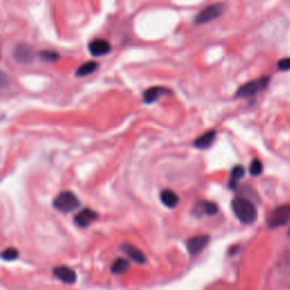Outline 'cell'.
Returning <instances> with one entry per match:
<instances>
[{
  "mask_svg": "<svg viewBox=\"0 0 290 290\" xmlns=\"http://www.w3.org/2000/svg\"><path fill=\"white\" fill-rule=\"evenodd\" d=\"M277 66L280 72H290V57L280 59Z\"/></svg>",
  "mask_w": 290,
  "mask_h": 290,
  "instance_id": "cell-22",
  "label": "cell"
},
{
  "mask_svg": "<svg viewBox=\"0 0 290 290\" xmlns=\"http://www.w3.org/2000/svg\"><path fill=\"white\" fill-rule=\"evenodd\" d=\"M233 213L240 222L252 224L257 218V210L250 200L245 198H235L231 202Z\"/></svg>",
  "mask_w": 290,
  "mask_h": 290,
  "instance_id": "cell-1",
  "label": "cell"
},
{
  "mask_svg": "<svg viewBox=\"0 0 290 290\" xmlns=\"http://www.w3.org/2000/svg\"><path fill=\"white\" fill-rule=\"evenodd\" d=\"M121 250H123L129 259H132L134 262H136L138 264H144L147 262V257H145L143 252L133 244L129 243H125L121 245Z\"/></svg>",
  "mask_w": 290,
  "mask_h": 290,
  "instance_id": "cell-12",
  "label": "cell"
},
{
  "mask_svg": "<svg viewBox=\"0 0 290 290\" xmlns=\"http://www.w3.org/2000/svg\"><path fill=\"white\" fill-rule=\"evenodd\" d=\"M129 261L126 259H117L114 263L111 265V272L114 274H123L125 272H127L129 269Z\"/></svg>",
  "mask_w": 290,
  "mask_h": 290,
  "instance_id": "cell-18",
  "label": "cell"
},
{
  "mask_svg": "<svg viewBox=\"0 0 290 290\" xmlns=\"http://www.w3.org/2000/svg\"><path fill=\"white\" fill-rule=\"evenodd\" d=\"M40 57L45 60V62H49V63H53L56 62V60H58L60 58L59 54L57 51H54V50H42L40 53Z\"/></svg>",
  "mask_w": 290,
  "mask_h": 290,
  "instance_id": "cell-21",
  "label": "cell"
},
{
  "mask_svg": "<svg viewBox=\"0 0 290 290\" xmlns=\"http://www.w3.org/2000/svg\"><path fill=\"white\" fill-rule=\"evenodd\" d=\"M210 241V237L208 235H200L191 237L190 239L187 241V249L190 254L196 255L202 252Z\"/></svg>",
  "mask_w": 290,
  "mask_h": 290,
  "instance_id": "cell-10",
  "label": "cell"
},
{
  "mask_svg": "<svg viewBox=\"0 0 290 290\" xmlns=\"http://www.w3.org/2000/svg\"><path fill=\"white\" fill-rule=\"evenodd\" d=\"M99 68V65L96 62H86L78 67L76 71V76L78 77H85L94 73L96 69Z\"/></svg>",
  "mask_w": 290,
  "mask_h": 290,
  "instance_id": "cell-16",
  "label": "cell"
},
{
  "mask_svg": "<svg viewBox=\"0 0 290 290\" xmlns=\"http://www.w3.org/2000/svg\"><path fill=\"white\" fill-rule=\"evenodd\" d=\"M262 171H263V163L259 159H254L250 165V174L253 177H256L260 176Z\"/></svg>",
  "mask_w": 290,
  "mask_h": 290,
  "instance_id": "cell-20",
  "label": "cell"
},
{
  "mask_svg": "<svg viewBox=\"0 0 290 290\" xmlns=\"http://www.w3.org/2000/svg\"><path fill=\"white\" fill-rule=\"evenodd\" d=\"M290 221V204H283L274 209L268 218V223L271 228L284 226Z\"/></svg>",
  "mask_w": 290,
  "mask_h": 290,
  "instance_id": "cell-5",
  "label": "cell"
},
{
  "mask_svg": "<svg viewBox=\"0 0 290 290\" xmlns=\"http://www.w3.org/2000/svg\"><path fill=\"white\" fill-rule=\"evenodd\" d=\"M160 200L167 208H170V209L177 207L179 203V196L171 189L162 190L160 194Z\"/></svg>",
  "mask_w": 290,
  "mask_h": 290,
  "instance_id": "cell-14",
  "label": "cell"
},
{
  "mask_svg": "<svg viewBox=\"0 0 290 290\" xmlns=\"http://www.w3.org/2000/svg\"><path fill=\"white\" fill-rule=\"evenodd\" d=\"M245 174V169L243 166H236L233 169L231 170V174H230V179H229V187L232 189H235L238 182L239 180L244 177Z\"/></svg>",
  "mask_w": 290,
  "mask_h": 290,
  "instance_id": "cell-17",
  "label": "cell"
},
{
  "mask_svg": "<svg viewBox=\"0 0 290 290\" xmlns=\"http://www.w3.org/2000/svg\"><path fill=\"white\" fill-rule=\"evenodd\" d=\"M96 219H98V213L94 211V210L86 208V209H83L82 211H79L76 216H75L74 221L78 227L86 228L88 226H91V224L94 222Z\"/></svg>",
  "mask_w": 290,
  "mask_h": 290,
  "instance_id": "cell-9",
  "label": "cell"
},
{
  "mask_svg": "<svg viewBox=\"0 0 290 290\" xmlns=\"http://www.w3.org/2000/svg\"><path fill=\"white\" fill-rule=\"evenodd\" d=\"M172 94H174V93H172L170 88H167L163 86H153V87L148 88V90L143 93V100L145 104L150 105L160 99L161 96L172 95Z\"/></svg>",
  "mask_w": 290,
  "mask_h": 290,
  "instance_id": "cell-8",
  "label": "cell"
},
{
  "mask_svg": "<svg viewBox=\"0 0 290 290\" xmlns=\"http://www.w3.org/2000/svg\"><path fill=\"white\" fill-rule=\"evenodd\" d=\"M289 236H290V230H289Z\"/></svg>",
  "mask_w": 290,
  "mask_h": 290,
  "instance_id": "cell-24",
  "label": "cell"
},
{
  "mask_svg": "<svg viewBox=\"0 0 290 290\" xmlns=\"http://www.w3.org/2000/svg\"><path fill=\"white\" fill-rule=\"evenodd\" d=\"M196 209H198L199 213L208 214V216H213L219 210L218 205L213 202H210V201H200V202L196 203Z\"/></svg>",
  "mask_w": 290,
  "mask_h": 290,
  "instance_id": "cell-15",
  "label": "cell"
},
{
  "mask_svg": "<svg viewBox=\"0 0 290 290\" xmlns=\"http://www.w3.org/2000/svg\"><path fill=\"white\" fill-rule=\"evenodd\" d=\"M88 50L90 53L95 56V57H99V56H105L108 55L111 51V44L107 40L104 39H96L93 40L90 45H88Z\"/></svg>",
  "mask_w": 290,
  "mask_h": 290,
  "instance_id": "cell-11",
  "label": "cell"
},
{
  "mask_svg": "<svg viewBox=\"0 0 290 290\" xmlns=\"http://www.w3.org/2000/svg\"><path fill=\"white\" fill-rule=\"evenodd\" d=\"M271 77L270 76H263L260 78L253 79V81L245 83L241 85L236 93V98H251L254 96L259 93L266 90L270 84Z\"/></svg>",
  "mask_w": 290,
  "mask_h": 290,
  "instance_id": "cell-3",
  "label": "cell"
},
{
  "mask_svg": "<svg viewBox=\"0 0 290 290\" xmlns=\"http://www.w3.org/2000/svg\"><path fill=\"white\" fill-rule=\"evenodd\" d=\"M53 273L56 279H58L59 281L66 284H74L77 280V274L75 272V270L71 269L69 266L66 265H60L56 266L53 270Z\"/></svg>",
  "mask_w": 290,
  "mask_h": 290,
  "instance_id": "cell-7",
  "label": "cell"
},
{
  "mask_svg": "<svg viewBox=\"0 0 290 290\" xmlns=\"http://www.w3.org/2000/svg\"><path fill=\"white\" fill-rule=\"evenodd\" d=\"M13 57L18 64L27 65L33 62L35 54H34L33 48H32L31 45L21 43V44H17L15 48H14Z\"/></svg>",
  "mask_w": 290,
  "mask_h": 290,
  "instance_id": "cell-6",
  "label": "cell"
},
{
  "mask_svg": "<svg viewBox=\"0 0 290 290\" xmlns=\"http://www.w3.org/2000/svg\"><path fill=\"white\" fill-rule=\"evenodd\" d=\"M18 256H20V252H18V250L15 249V247H7V249H5L2 253H0L2 260L8 262L17 260Z\"/></svg>",
  "mask_w": 290,
  "mask_h": 290,
  "instance_id": "cell-19",
  "label": "cell"
},
{
  "mask_svg": "<svg viewBox=\"0 0 290 290\" xmlns=\"http://www.w3.org/2000/svg\"><path fill=\"white\" fill-rule=\"evenodd\" d=\"M216 136H217L216 130H209V132L202 134L201 136L196 138L194 141V145L198 149H208L213 144Z\"/></svg>",
  "mask_w": 290,
  "mask_h": 290,
  "instance_id": "cell-13",
  "label": "cell"
},
{
  "mask_svg": "<svg viewBox=\"0 0 290 290\" xmlns=\"http://www.w3.org/2000/svg\"><path fill=\"white\" fill-rule=\"evenodd\" d=\"M53 205L59 212L69 213L75 211V210L81 205V201H79L77 195L73 193V191L66 190L62 191V193H59L56 196Z\"/></svg>",
  "mask_w": 290,
  "mask_h": 290,
  "instance_id": "cell-2",
  "label": "cell"
},
{
  "mask_svg": "<svg viewBox=\"0 0 290 290\" xmlns=\"http://www.w3.org/2000/svg\"><path fill=\"white\" fill-rule=\"evenodd\" d=\"M224 8H226V6H224V4L221 3L209 5V6L203 8L202 11L195 16V23L196 24H207L209 22L217 20L219 16L222 15Z\"/></svg>",
  "mask_w": 290,
  "mask_h": 290,
  "instance_id": "cell-4",
  "label": "cell"
},
{
  "mask_svg": "<svg viewBox=\"0 0 290 290\" xmlns=\"http://www.w3.org/2000/svg\"><path fill=\"white\" fill-rule=\"evenodd\" d=\"M8 84H9L8 75L5 72L0 71V91L4 90V88H6L8 86Z\"/></svg>",
  "mask_w": 290,
  "mask_h": 290,
  "instance_id": "cell-23",
  "label": "cell"
}]
</instances>
